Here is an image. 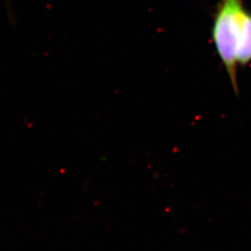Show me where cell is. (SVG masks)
Here are the masks:
<instances>
[{
	"instance_id": "1",
	"label": "cell",
	"mask_w": 251,
	"mask_h": 251,
	"mask_svg": "<svg viewBox=\"0 0 251 251\" xmlns=\"http://www.w3.org/2000/svg\"><path fill=\"white\" fill-rule=\"evenodd\" d=\"M245 11L243 0H221L217 6L212 26V38L217 52L235 93H238L237 51Z\"/></svg>"
},
{
	"instance_id": "2",
	"label": "cell",
	"mask_w": 251,
	"mask_h": 251,
	"mask_svg": "<svg viewBox=\"0 0 251 251\" xmlns=\"http://www.w3.org/2000/svg\"><path fill=\"white\" fill-rule=\"evenodd\" d=\"M238 64L251 62V13L245 11L242 19V32L237 51Z\"/></svg>"
}]
</instances>
